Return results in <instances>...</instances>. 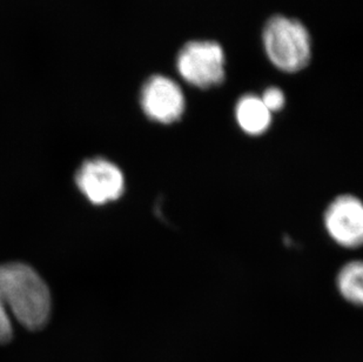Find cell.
Instances as JSON below:
<instances>
[{
  "instance_id": "cell-8",
  "label": "cell",
  "mask_w": 363,
  "mask_h": 362,
  "mask_svg": "<svg viewBox=\"0 0 363 362\" xmlns=\"http://www.w3.org/2000/svg\"><path fill=\"white\" fill-rule=\"evenodd\" d=\"M337 288L347 301L360 306L363 301V266L353 261L342 267L337 275Z\"/></svg>"
},
{
  "instance_id": "cell-4",
  "label": "cell",
  "mask_w": 363,
  "mask_h": 362,
  "mask_svg": "<svg viewBox=\"0 0 363 362\" xmlns=\"http://www.w3.org/2000/svg\"><path fill=\"white\" fill-rule=\"evenodd\" d=\"M141 107L150 119L160 124L178 121L185 112L182 87L173 79L155 75L146 80L140 93Z\"/></svg>"
},
{
  "instance_id": "cell-6",
  "label": "cell",
  "mask_w": 363,
  "mask_h": 362,
  "mask_svg": "<svg viewBox=\"0 0 363 362\" xmlns=\"http://www.w3.org/2000/svg\"><path fill=\"white\" fill-rule=\"evenodd\" d=\"M327 232L336 243L347 248L360 247L363 239V207L354 195H341L325 213Z\"/></svg>"
},
{
  "instance_id": "cell-1",
  "label": "cell",
  "mask_w": 363,
  "mask_h": 362,
  "mask_svg": "<svg viewBox=\"0 0 363 362\" xmlns=\"http://www.w3.org/2000/svg\"><path fill=\"white\" fill-rule=\"evenodd\" d=\"M0 306L21 325L38 331L51 312L50 290L35 270L24 263L0 265Z\"/></svg>"
},
{
  "instance_id": "cell-10",
  "label": "cell",
  "mask_w": 363,
  "mask_h": 362,
  "mask_svg": "<svg viewBox=\"0 0 363 362\" xmlns=\"http://www.w3.org/2000/svg\"><path fill=\"white\" fill-rule=\"evenodd\" d=\"M12 325L7 312L0 306V344H6L12 339Z\"/></svg>"
},
{
  "instance_id": "cell-3",
  "label": "cell",
  "mask_w": 363,
  "mask_h": 362,
  "mask_svg": "<svg viewBox=\"0 0 363 362\" xmlns=\"http://www.w3.org/2000/svg\"><path fill=\"white\" fill-rule=\"evenodd\" d=\"M177 69L189 85L211 89L225 79V52L216 41H189L179 52Z\"/></svg>"
},
{
  "instance_id": "cell-2",
  "label": "cell",
  "mask_w": 363,
  "mask_h": 362,
  "mask_svg": "<svg viewBox=\"0 0 363 362\" xmlns=\"http://www.w3.org/2000/svg\"><path fill=\"white\" fill-rule=\"evenodd\" d=\"M264 51L277 69L284 72L301 71L312 57V40L302 23L275 16L267 21L262 33Z\"/></svg>"
},
{
  "instance_id": "cell-7",
  "label": "cell",
  "mask_w": 363,
  "mask_h": 362,
  "mask_svg": "<svg viewBox=\"0 0 363 362\" xmlns=\"http://www.w3.org/2000/svg\"><path fill=\"white\" fill-rule=\"evenodd\" d=\"M235 118L241 130L250 136H260L269 128L272 113L262 100L254 94L240 98L235 107Z\"/></svg>"
},
{
  "instance_id": "cell-5",
  "label": "cell",
  "mask_w": 363,
  "mask_h": 362,
  "mask_svg": "<svg viewBox=\"0 0 363 362\" xmlns=\"http://www.w3.org/2000/svg\"><path fill=\"white\" fill-rule=\"evenodd\" d=\"M76 182L82 194L96 205L117 200L125 190L121 168L103 158L85 161L77 172Z\"/></svg>"
},
{
  "instance_id": "cell-9",
  "label": "cell",
  "mask_w": 363,
  "mask_h": 362,
  "mask_svg": "<svg viewBox=\"0 0 363 362\" xmlns=\"http://www.w3.org/2000/svg\"><path fill=\"white\" fill-rule=\"evenodd\" d=\"M269 112H278L284 106V94L278 87H269L260 98Z\"/></svg>"
}]
</instances>
